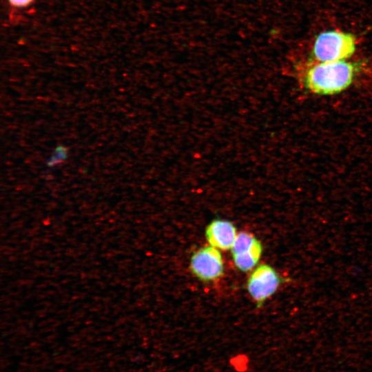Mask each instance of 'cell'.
Segmentation results:
<instances>
[{
	"mask_svg": "<svg viewBox=\"0 0 372 372\" xmlns=\"http://www.w3.org/2000/svg\"><path fill=\"white\" fill-rule=\"evenodd\" d=\"M355 71L356 65L345 60L320 62L307 70L304 82L316 94H338L351 84Z\"/></svg>",
	"mask_w": 372,
	"mask_h": 372,
	"instance_id": "1",
	"label": "cell"
},
{
	"mask_svg": "<svg viewBox=\"0 0 372 372\" xmlns=\"http://www.w3.org/2000/svg\"><path fill=\"white\" fill-rule=\"evenodd\" d=\"M355 38L351 33L329 30L316 38L313 55L320 62L336 61L349 58L355 50Z\"/></svg>",
	"mask_w": 372,
	"mask_h": 372,
	"instance_id": "2",
	"label": "cell"
},
{
	"mask_svg": "<svg viewBox=\"0 0 372 372\" xmlns=\"http://www.w3.org/2000/svg\"><path fill=\"white\" fill-rule=\"evenodd\" d=\"M282 282V278L273 267L263 264L251 273L247 288L257 306L260 307L276 291Z\"/></svg>",
	"mask_w": 372,
	"mask_h": 372,
	"instance_id": "3",
	"label": "cell"
},
{
	"mask_svg": "<svg viewBox=\"0 0 372 372\" xmlns=\"http://www.w3.org/2000/svg\"><path fill=\"white\" fill-rule=\"evenodd\" d=\"M190 267L193 273L203 281H212L223 273V262L219 250L212 246L202 247L192 256Z\"/></svg>",
	"mask_w": 372,
	"mask_h": 372,
	"instance_id": "4",
	"label": "cell"
},
{
	"mask_svg": "<svg viewBox=\"0 0 372 372\" xmlns=\"http://www.w3.org/2000/svg\"><path fill=\"white\" fill-rule=\"evenodd\" d=\"M236 236L235 226L226 220L215 219L205 230V236L210 245L223 250L232 247Z\"/></svg>",
	"mask_w": 372,
	"mask_h": 372,
	"instance_id": "5",
	"label": "cell"
},
{
	"mask_svg": "<svg viewBox=\"0 0 372 372\" xmlns=\"http://www.w3.org/2000/svg\"><path fill=\"white\" fill-rule=\"evenodd\" d=\"M262 252V247L260 243L248 252L233 255L234 264L240 271H248L258 264Z\"/></svg>",
	"mask_w": 372,
	"mask_h": 372,
	"instance_id": "6",
	"label": "cell"
},
{
	"mask_svg": "<svg viewBox=\"0 0 372 372\" xmlns=\"http://www.w3.org/2000/svg\"><path fill=\"white\" fill-rule=\"evenodd\" d=\"M259 244L260 241L251 234L240 232L237 234L231 248L232 256L248 252Z\"/></svg>",
	"mask_w": 372,
	"mask_h": 372,
	"instance_id": "7",
	"label": "cell"
},
{
	"mask_svg": "<svg viewBox=\"0 0 372 372\" xmlns=\"http://www.w3.org/2000/svg\"><path fill=\"white\" fill-rule=\"evenodd\" d=\"M35 0H8L9 4L12 8H23L29 6Z\"/></svg>",
	"mask_w": 372,
	"mask_h": 372,
	"instance_id": "8",
	"label": "cell"
}]
</instances>
